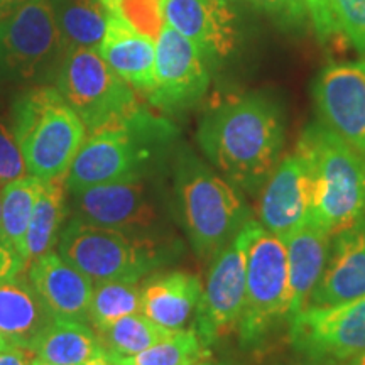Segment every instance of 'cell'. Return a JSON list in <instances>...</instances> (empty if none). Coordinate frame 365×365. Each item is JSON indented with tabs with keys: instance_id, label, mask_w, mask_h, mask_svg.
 Instances as JSON below:
<instances>
[{
	"instance_id": "obj_35",
	"label": "cell",
	"mask_w": 365,
	"mask_h": 365,
	"mask_svg": "<svg viewBox=\"0 0 365 365\" xmlns=\"http://www.w3.org/2000/svg\"><path fill=\"white\" fill-rule=\"evenodd\" d=\"M29 266L22 254L0 234V284L21 276L24 269Z\"/></svg>"
},
{
	"instance_id": "obj_25",
	"label": "cell",
	"mask_w": 365,
	"mask_h": 365,
	"mask_svg": "<svg viewBox=\"0 0 365 365\" xmlns=\"http://www.w3.org/2000/svg\"><path fill=\"white\" fill-rule=\"evenodd\" d=\"M63 49H98L110 12L102 0H49Z\"/></svg>"
},
{
	"instance_id": "obj_6",
	"label": "cell",
	"mask_w": 365,
	"mask_h": 365,
	"mask_svg": "<svg viewBox=\"0 0 365 365\" xmlns=\"http://www.w3.org/2000/svg\"><path fill=\"white\" fill-rule=\"evenodd\" d=\"M58 252L93 282L140 281L170 262L173 245L153 235L129 234L70 217L59 235Z\"/></svg>"
},
{
	"instance_id": "obj_41",
	"label": "cell",
	"mask_w": 365,
	"mask_h": 365,
	"mask_svg": "<svg viewBox=\"0 0 365 365\" xmlns=\"http://www.w3.org/2000/svg\"><path fill=\"white\" fill-rule=\"evenodd\" d=\"M31 365H56V364L48 362V360L39 359V357H33V359H31Z\"/></svg>"
},
{
	"instance_id": "obj_8",
	"label": "cell",
	"mask_w": 365,
	"mask_h": 365,
	"mask_svg": "<svg viewBox=\"0 0 365 365\" xmlns=\"http://www.w3.org/2000/svg\"><path fill=\"white\" fill-rule=\"evenodd\" d=\"M289 269L284 240L254 222L247 247L245 303L237 325L242 349H257L269 333L287 322Z\"/></svg>"
},
{
	"instance_id": "obj_47",
	"label": "cell",
	"mask_w": 365,
	"mask_h": 365,
	"mask_svg": "<svg viewBox=\"0 0 365 365\" xmlns=\"http://www.w3.org/2000/svg\"><path fill=\"white\" fill-rule=\"evenodd\" d=\"M0 210H2V202H0Z\"/></svg>"
},
{
	"instance_id": "obj_1",
	"label": "cell",
	"mask_w": 365,
	"mask_h": 365,
	"mask_svg": "<svg viewBox=\"0 0 365 365\" xmlns=\"http://www.w3.org/2000/svg\"><path fill=\"white\" fill-rule=\"evenodd\" d=\"M196 143L230 185L247 195L261 193L284 144L279 103L259 91L227 100L205 113Z\"/></svg>"
},
{
	"instance_id": "obj_19",
	"label": "cell",
	"mask_w": 365,
	"mask_h": 365,
	"mask_svg": "<svg viewBox=\"0 0 365 365\" xmlns=\"http://www.w3.org/2000/svg\"><path fill=\"white\" fill-rule=\"evenodd\" d=\"M97 51L132 88L148 95L154 88L156 41L135 31L118 14H110Z\"/></svg>"
},
{
	"instance_id": "obj_13",
	"label": "cell",
	"mask_w": 365,
	"mask_h": 365,
	"mask_svg": "<svg viewBox=\"0 0 365 365\" xmlns=\"http://www.w3.org/2000/svg\"><path fill=\"white\" fill-rule=\"evenodd\" d=\"M319 122L365 159V61L330 63L313 81Z\"/></svg>"
},
{
	"instance_id": "obj_29",
	"label": "cell",
	"mask_w": 365,
	"mask_h": 365,
	"mask_svg": "<svg viewBox=\"0 0 365 365\" xmlns=\"http://www.w3.org/2000/svg\"><path fill=\"white\" fill-rule=\"evenodd\" d=\"M132 313H140V281L113 279L93 282L88 323L95 330Z\"/></svg>"
},
{
	"instance_id": "obj_12",
	"label": "cell",
	"mask_w": 365,
	"mask_h": 365,
	"mask_svg": "<svg viewBox=\"0 0 365 365\" xmlns=\"http://www.w3.org/2000/svg\"><path fill=\"white\" fill-rule=\"evenodd\" d=\"M154 88L150 105L164 112H180L203 98L210 85L208 61L193 41L164 22L156 39Z\"/></svg>"
},
{
	"instance_id": "obj_44",
	"label": "cell",
	"mask_w": 365,
	"mask_h": 365,
	"mask_svg": "<svg viewBox=\"0 0 365 365\" xmlns=\"http://www.w3.org/2000/svg\"><path fill=\"white\" fill-rule=\"evenodd\" d=\"M346 365H365V362H364V360H360L359 357H355L352 360H349V364H346Z\"/></svg>"
},
{
	"instance_id": "obj_3",
	"label": "cell",
	"mask_w": 365,
	"mask_h": 365,
	"mask_svg": "<svg viewBox=\"0 0 365 365\" xmlns=\"http://www.w3.org/2000/svg\"><path fill=\"white\" fill-rule=\"evenodd\" d=\"M175 196L181 225L203 261H212L252 220L239 190L186 148L176 156Z\"/></svg>"
},
{
	"instance_id": "obj_32",
	"label": "cell",
	"mask_w": 365,
	"mask_h": 365,
	"mask_svg": "<svg viewBox=\"0 0 365 365\" xmlns=\"http://www.w3.org/2000/svg\"><path fill=\"white\" fill-rule=\"evenodd\" d=\"M339 31L365 54V0H331Z\"/></svg>"
},
{
	"instance_id": "obj_23",
	"label": "cell",
	"mask_w": 365,
	"mask_h": 365,
	"mask_svg": "<svg viewBox=\"0 0 365 365\" xmlns=\"http://www.w3.org/2000/svg\"><path fill=\"white\" fill-rule=\"evenodd\" d=\"M29 352L56 365H83L107 350L90 323L54 318L31 345Z\"/></svg>"
},
{
	"instance_id": "obj_45",
	"label": "cell",
	"mask_w": 365,
	"mask_h": 365,
	"mask_svg": "<svg viewBox=\"0 0 365 365\" xmlns=\"http://www.w3.org/2000/svg\"><path fill=\"white\" fill-rule=\"evenodd\" d=\"M217 365H240V364H237V362H230V360H223V362L217 364Z\"/></svg>"
},
{
	"instance_id": "obj_27",
	"label": "cell",
	"mask_w": 365,
	"mask_h": 365,
	"mask_svg": "<svg viewBox=\"0 0 365 365\" xmlns=\"http://www.w3.org/2000/svg\"><path fill=\"white\" fill-rule=\"evenodd\" d=\"M95 331L107 354L117 355V357L143 352L173 333L159 327L143 313L127 314L115 319L110 325L97 328Z\"/></svg>"
},
{
	"instance_id": "obj_7",
	"label": "cell",
	"mask_w": 365,
	"mask_h": 365,
	"mask_svg": "<svg viewBox=\"0 0 365 365\" xmlns=\"http://www.w3.org/2000/svg\"><path fill=\"white\" fill-rule=\"evenodd\" d=\"M56 88L85 124L86 135L129 120L143 105L132 86L112 70L97 49H70L56 73Z\"/></svg>"
},
{
	"instance_id": "obj_46",
	"label": "cell",
	"mask_w": 365,
	"mask_h": 365,
	"mask_svg": "<svg viewBox=\"0 0 365 365\" xmlns=\"http://www.w3.org/2000/svg\"><path fill=\"white\" fill-rule=\"evenodd\" d=\"M359 359H360V360H364V362H365V354H362V355H359Z\"/></svg>"
},
{
	"instance_id": "obj_37",
	"label": "cell",
	"mask_w": 365,
	"mask_h": 365,
	"mask_svg": "<svg viewBox=\"0 0 365 365\" xmlns=\"http://www.w3.org/2000/svg\"><path fill=\"white\" fill-rule=\"evenodd\" d=\"M279 365H336L333 362H328V360H322V359H314V357H308V355H301L298 359L287 360V362H282Z\"/></svg>"
},
{
	"instance_id": "obj_16",
	"label": "cell",
	"mask_w": 365,
	"mask_h": 365,
	"mask_svg": "<svg viewBox=\"0 0 365 365\" xmlns=\"http://www.w3.org/2000/svg\"><path fill=\"white\" fill-rule=\"evenodd\" d=\"M259 223L284 240L312 218V175L298 153L277 163L259 193Z\"/></svg>"
},
{
	"instance_id": "obj_22",
	"label": "cell",
	"mask_w": 365,
	"mask_h": 365,
	"mask_svg": "<svg viewBox=\"0 0 365 365\" xmlns=\"http://www.w3.org/2000/svg\"><path fill=\"white\" fill-rule=\"evenodd\" d=\"M54 319L29 279L17 276L0 284V335L11 346L29 352L31 345Z\"/></svg>"
},
{
	"instance_id": "obj_14",
	"label": "cell",
	"mask_w": 365,
	"mask_h": 365,
	"mask_svg": "<svg viewBox=\"0 0 365 365\" xmlns=\"http://www.w3.org/2000/svg\"><path fill=\"white\" fill-rule=\"evenodd\" d=\"M145 180L148 178L107 182L73 191L68 193V212L71 217L100 227L150 235L149 232L156 227L158 212Z\"/></svg>"
},
{
	"instance_id": "obj_10",
	"label": "cell",
	"mask_w": 365,
	"mask_h": 365,
	"mask_svg": "<svg viewBox=\"0 0 365 365\" xmlns=\"http://www.w3.org/2000/svg\"><path fill=\"white\" fill-rule=\"evenodd\" d=\"M255 220H249L210 261L193 328L208 346L220 340L240 322L247 284V247Z\"/></svg>"
},
{
	"instance_id": "obj_39",
	"label": "cell",
	"mask_w": 365,
	"mask_h": 365,
	"mask_svg": "<svg viewBox=\"0 0 365 365\" xmlns=\"http://www.w3.org/2000/svg\"><path fill=\"white\" fill-rule=\"evenodd\" d=\"M83 365H115V364H113L110 355L107 352H102L100 355H97V357L88 360V362H85Z\"/></svg>"
},
{
	"instance_id": "obj_15",
	"label": "cell",
	"mask_w": 365,
	"mask_h": 365,
	"mask_svg": "<svg viewBox=\"0 0 365 365\" xmlns=\"http://www.w3.org/2000/svg\"><path fill=\"white\" fill-rule=\"evenodd\" d=\"M164 21L198 46L208 65L220 63L240 41L234 0H164Z\"/></svg>"
},
{
	"instance_id": "obj_31",
	"label": "cell",
	"mask_w": 365,
	"mask_h": 365,
	"mask_svg": "<svg viewBox=\"0 0 365 365\" xmlns=\"http://www.w3.org/2000/svg\"><path fill=\"white\" fill-rule=\"evenodd\" d=\"M255 11L266 14L286 31H301L308 26L309 11L304 0H245Z\"/></svg>"
},
{
	"instance_id": "obj_43",
	"label": "cell",
	"mask_w": 365,
	"mask_h": 365,
	"mask_svg": "<svg viewBox=\"0 0 365 365\" xmlns=\"http://www.w3.org/2000/svg\"><path fill=\"white\" fill-rule=\"evenodd\" d=\"M195 365H215V364H213V360L210 357H205V359L200 360V362H196Z\"/></svg>"
},
{
	"instance_id": "obj_26",
	"label": "cell",
	"mask_w": 365,
	"mask_h": 365,
	"mask_svg": "<svg viewBox=\"0 0 365 365\" xmlns=\"http://www.w3.org/2000/svg\"><path fill=\"white\" fill-rule=\"evenodd\" d=\"M43 180L27 175L19 180L7 182L0 188V234L26 259V234L36 200L43 188Z\"/></svg>"
},
{
	"instance_id": "obj_42",
	"label": "cell",
	"mask_w": 365,
	"mask_h": 365,
	"mask_svg": "<svg viewBox=\"0 0 365 365\" xmlns=\"http://www.w3.org/2000/svg\"><path fill=\"white\" fill-rule=\"evenodd\" d=\"M7 349H11V345H9L7 341H6V339H4V336L0 335V352H2V350H7Z\"/></svg>"
},
{
	"instance_id": "obj_36",
	"label": "cell",
	"mask_w": 365,
	"mask_h": 365,
	"mask_svg": "<svg viewBox=\"0 0 365 365\" xmlns=\"http://www.w3.org/2000/svg\"><path fill=\"white\" fill-rule=\"evenodd\" d=\"M29 354L31 352L24 349L11 346V349L0 352V365H31Z\"/></svg>"
},
{
	"instance_id": "obj_17",
	"label": "cell",
	"mask_w": 365,
	"mask_h": 365,
	"mask_svg": "<svg viewBox=\"0 0 365 365\" xmlns=\"http://www.w3.org/2000/svg\"><path fill=\"white\" fill-rule=\"evenodd\" d=\"M365 294V215L333 235L330 255L308 307H333Z\"/></svg>"
},
{
	"instance_id": "obj_18",
	"label": "cell",
	"mask_w": 365,
	"mask_h": 365,
	"mask_svg": "<svg viewBox=\"0 0 365 365\" xmlns=\"http://www.w3.org/2000/svg\"><path fill=\"white\" fill-rule=\"evenodd\" d=\"M27 279L54 318L88 323L93 281L63 259L59 252L51 250L31 261Z\"/></svg>"
},
{
	"instance_id": "obj_34",
	"label": "cell",
	"mask_w": 365,
	"mask_h": 365,
	"mask_svg": "<svg viewBox=\"0 0 365 365\" xmlns=\"http://www.w3.org/2000/svg\"><path fill=\"white\" fill-rule=\"evenodd\" d=\"M309 11V19H312L313 29L322 43H327L331 36L339 31L335 12H333L331 0H304Z\"/></svg>"
},
{
	"instance_id": "obj_30",
	"label": "cell",
	"mask_w": 365,
	"mask_h": 365,
	"mask_svg": "<svg viewBox=\"0 0 365 365\" xmlns=\"http://www.w3.org/2000/svg\"><path fill=\"white\" fill-rule=\"evenodd\" d=\"M118 16L135 31L156 41L164 26V0H120Z\"/></svg>"
},
{
	"instance_id": "obj_28",
	"label": "cell",
	"mask_w": 365,
	"mask_h": 365,
	"mask_svg": "<svg viewBox=\"0 0 365 365\" xmlns=\"http://www.w3.org/2000/svg\"><path fill=\"white\" fill-rule=\"evenodd\" d=\"M110 357L115 365H195L202 359L210 357V349L200 340L195 328H188L173 331L166 339L159 340L158 344L139 354Z\"/></svg>"
},
{
	"instance_id": "obj_21",
	"label": "cell",
	"mask_w": 365,
	"mask_h": 365,
	"mask_svg": "<svg viewBox=\"0 0 365 365\" xmlns=\"http://www.w3.org/2000/svg\"><path fill=\"white\" fill-rule=\"evenodd\" d=\"M333 237L308 222L286 237L289 269V312L287 322L308 307L309 294L318 284L330 255Z\"/></svg>"
},
{
	"instance_id": "obj_4",
	"label": "cell",
	"mask_w": 365,
	"mask_h": 365,
	"mask_svg": "<svg viewBox=\"0 0 365 365\" xmlns=\"http://www.w3.org/2000/svg\"><path fill=\"white\" fill-rule=\"evenodd\" d=\"M296 153L313 182L309 222L331 237L365 215V159L322 122L299 137Z\"/></svg>"
},
{
	"instance_id": "obj_5",
	"label": "cell",
	"mask_w": 365,
	"mask_h": 365,
	"mask_svg": "<svg viewBox=\"0 0 365 365\" xmlns=\"http://www.w3.org/2000/svg\"><path fill=\"white\" fill-rule=\"evenodd\" d=\"M12 134L27 175L48 181L66 176L86 139L85 124L53 86H34L12 105Z\"/></svg>"
},
{
	"instance_id": "obj_24",
	"label": "cell",
	"mask_w": 365,
	"mask_h": 365,
	"mask_svg": "<svg viewBox=\"0 0 365 365\" xmlns=\"http://www.w3.org/2000/svg\"><path fill=\"white\" fill-rule=\"evenodd\" d=\"M68 188L65 176L43 182L26 234V261L29 264L58 247L68 215Z\"/></svg>"
},
{
	"instance_id": "obj_20",
	"label": "cell",
	"mask_w": 365,
	"mask_h": 365,
	"mask_svg": "<svg viewBox=\"0 0 365 365\" xmlns=\"http://www.w3.org/2000/svg\"><path fill=\"white\" fill-rule=\"evenodd\" d=\"M202 281L186 271L150 276L140 282V313L170 331L186 330L202 298Z\"/></svg>"
},
{
	"instance_id": "obj_33",
	"label": "cell",
	"mask_w": 365,
	"mask_h": 365,
	"mask_svg": "<svg viewBox=\"0 0 365 365\" xmlns=\"http://www.w3.org/2000/svg\"><path fill=\"white\" fill-rule=\"evenodd\" d=\"M27 176V168L12 130L0 124V188Z\"/></svg>"
},
{
	"instance_id": "obj_40",
	"label": "cell",
	"mask_w": 365,
	"mask_h": 365,
	"mask_svg": "<svg viewBox=\"0 0 365 365\" xmlns=\"http://www.w3.org/2000/svg\"><path fill=\"white\" fill-rule=\"evenodd\" d=\"M118 2H120V0H102L105 9H107L110 14L118 12Z\"/></svg>"
},
{
	"instance_id": "obj_11",
	"label": "cell",
	"mask_w": 365,
	"mask_h": 365,
	"mask_svg": "<svg viewBox=\"0 0 365 365\" xmlns=\"http://www.w3.org/2000/svg\"><path fill=\"white\" fill-rule=\"evenodd\" d=\"M287 323L301 355L339 364L365 354V294L333 307H307Z\"/></svg>"
},
{
	"instance_id": "obj_38",
	"label": "cell",
	"mask_w": 365,
	"mask_h": 365,
	"mask_svg": "<svg viewBox=\"0 0 365 365\" xmlns=\"http://www.w3.org/2000/svg\"><path fill=\"white\" fill-rule=\"evenodd\" d=\"M22 2H26V0H0V17L7 16L9 12H12Z\"/></svg>"
},
{
	"instance_id": "obj_9",
	"label": "cell",
	"mask_w": 365,
	"mask_h": 365,
	"mask_svg": "<svg viewBox=\"0 0 365 365\" xmlns=\"http://www.w3.org/2000/svg\"><path fill=\"white\" fill-rule=\"evenodd\" d=\"M65 56L49 0H26L0 17V75L36 80Z\"/></svg>"
},
{
	"instance_id": "obj_2",
	"label": "cell",
	"mask_w": 365,
	"mask_h": 365,
	"mask_svg": "<svg viewBox=\"0 0 365 365\" xmlns=\"http://www.w3.org/2000/svg\"><path fill=\"white\" fill-rule=\"evenodd\" d=\"M175 135L173 124L145 108L122 124L86 135L65 176L68 193L107 182L144 180Z\"/></svg>"
}]
</instances>
